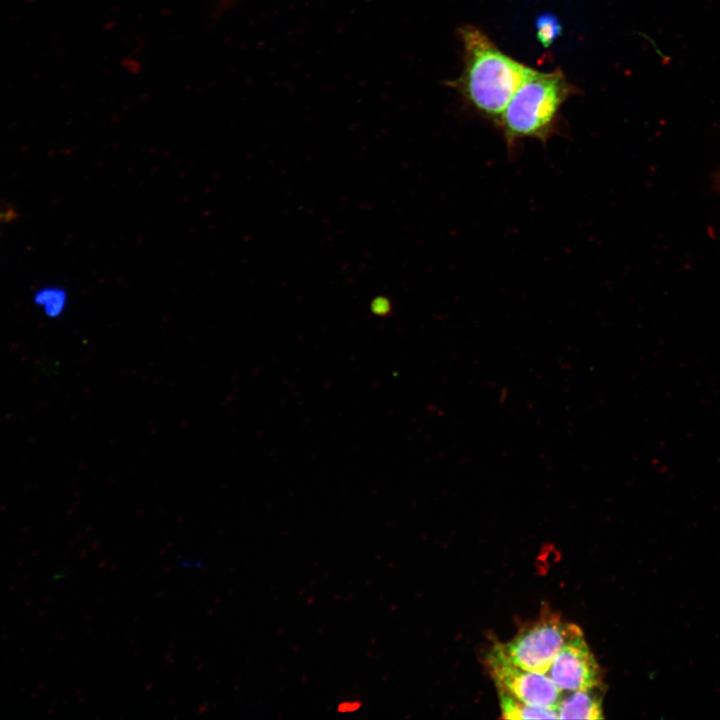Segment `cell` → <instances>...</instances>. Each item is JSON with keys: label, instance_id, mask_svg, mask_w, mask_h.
Instances as JSON below:
<instances>
[{"label": "cell", "instance_id": "cell-1", "mask_svg": "<svg viewBox=\"0 0 720 720\" xmlns=\"http://www.w3.org/2000/svg\"><path fill=\"white\" fill-rule=\"evenodd\" d=\"M463 49L460 75L446 84L463 102L495 126L512 95L531 71L504 53L482 30L464 25L458 30Z\"/></svg>", "mask_w": 720, "mask_h": 720}, {"label": "cell", "instance_id": "cell-2", "mask_svg": "<svg viewBox=\"0 0 720 720\" xmlns=\"http://www.w3.org/2000/svg\"><path fill=\"white\" fill-rule=\"evenodd\" d=\"M577 88L556 69L527 74L503 110L497 124L509 153H515L525 139L546 144L559 133L561 108Z\"/></svg>", "mask_w": 720, "mask_h": 720}, {"label": "cell", "instance_id": "cell-3", "mask_svg": "<svg viewBox=\"0 0 720 720\" xmlns=\"http://www.w3.org/2000/svg\"><path fill=\"white\" fill-rule=\"evenodd\" d=\"M582 631L553 614L542 615L523 627L509 642L502 644L507 658L517 666L547 673L565 642Z\"/></svg>", "mask_w": 720, "mask_h": 720}, {"label": "cell", "instance_id": "cell-4", "mask_svg": "<svg viewBox=\"0 0 720 720\" xmlns=\"http://www.w3.org/2000/svg\"><path fill=\"white\" fill-rule=\"evenodd\" d=\"M485 664L496 688H502L523 702L556 709L562 697L560 690L546 673L523 669L511 662L496 643L485 656Z\"/></svg>", "mask_w": 720, "mask_h": 720}, {"label": "cell", "instance_id": "cell-5", "mask_svg": "<svg viewBox=\"0 0 720 720\" xmlns=\"http://www.w3.org/2000/svg\"><path fill=\"white\" fill-rule=\"evenodd\" d=\"M548 672V676L562 691L589 689L602 684L599 664L582 631L565 642Z\"/></svg>", "mask_w": 720, "mask_h": 720}, {"label": "cell", "instance_id": "cell-6", "mask_svg": "<svg viewBox=\"0 0 720 720\" xmlns=\"http://www.w3.org/2000/svg\"><path fill=\"white\" fill-rule=\"evenodd\" d=\"M601 685L571 691L570 694L562 696L556 706L558 719H602V695L600 693Z\"/></svg>", "mask_w": 720, "mask_h": 720}, {"label": "cell", "instance_id": "cell-7", "mask_svg": "<svg viewBox=\"0 0 720 720\" xmlns=\"http://www.w3.org/2000/svg\"><path fill=\"white\" fill-rule=\"evenodd\" d=\"M501 717L505 719H558L556 709L523 702L502 688H497Z\"/></svg>", "mask_w": 720, "mask_h": 720}, {"label": "cell", "instance_id": "cell-8", "mask_svg": "<svg viewBox=\"0 0 720 720\" xmlns=\"http://www.w3.org/2000/svg\"><path fill=\"white\" fill-rule=\"evenodd\" d=\"M66 300L65 291L58 288L43 289L35 297V302L42 306L46 315L50 317H57L63 312Z\"/></svg>", "mask_w": 720, "mask_h": 720}, {"label": "cell", "instance_id": "cell-9", "mask_svg": "<svg viewBox=\"0 0 720 720\" xmlns=\"http://www.w3.org/2000/svg\"><path fill=\"white\" fill-rule=\"evenodd\" d=\"M561 25L552 14L540 15L536 20V37L544 48H549L560 35Z\"/></svg>", "mask_w": 720, "mask_h": 720}, {"label": "cell", "instance_id": "cell-10", "mask_svg": "<svg viewBox=\"0 0 720 720\" xmlns=\"http://www.w3.org/2000/svg\"><path fill=\"white\" fill-rule=\"evenodd\" d=\"M360 706H361V703L359 701L342 702V703H340L338 710L340 712H349V711H354V710L358 709Z\"/></svg>", "mask_w": 720, "mask_h": 720}, {"label": "cell", "instance_id": "cell-11", "mask_svg": "<svg viewBox=\"0 0 720 720\" xmlns=\"http://www.w3.org/2000/svg\"><path fill=\"white\" fill-rule=\"evenodd\" d=\"M222 1H223L224 3H231V2H233L234 0H222Z\"/></svg>", "mask_w": 720, "mask_h": 720}, {"label": "cell", "instance_id": "cell-12", "mask_svg": "<svg viewBox=\"0 0 720 720\" xmlns=\"http://www.w3.org/2000/svg\"><path fill=\"white\" fill-rule=\"evenodd\" d=\"M1 217H2V215L0 214V219H1Z\"/></svg>", "mask_w": 720, "mask_h": 720}]
</instances>
